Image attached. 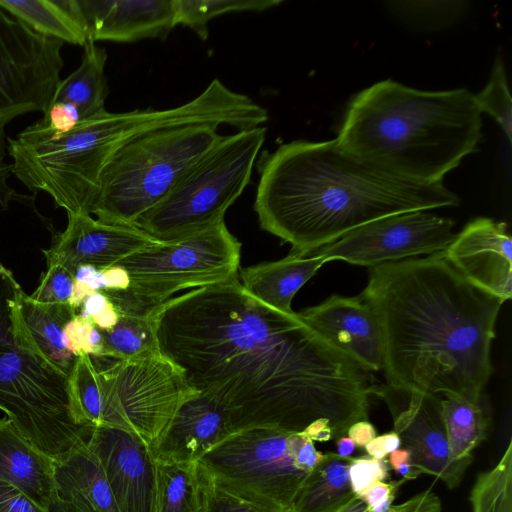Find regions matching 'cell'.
Here are the masks:
<instances>
[{
	"label": "cell",
	"mask_w": 512,
	"mask_h": 512,
	"mask_svg": "<svg viewBox=\"0 0 512 512\" xmlns=\"http://www.w3.org/2000/svg\"><path fill=\"white\" fill-rule=\"evenodd\" d=\"M108 125L104 111L58 136L27 126L7 138L12 174L29 190L50 195L67 215L90 214L102 169L119 147Z\"/></svg>",
	"instance_id": "cell-8"
},
{
	"label": "cell",
	"mask_w": 512,
	"mask_h": 512,
	"mask_svg": "<svg viewBox=\"0 0 512 512\" xmlns=\"http://www.w3.org/2000/svg\"><path fill=\"white\" fill-rule=\"evenodd\" d=\"M301 319L332 346L366 372L384 365V339L378 317L359 295L333 294L298 313Z\"/></svg>",
	"instance_id": "cell-16"
},
{
	"label": "cell",
	"mask_w": 512,
	"mask_h": 512,
	"mask_svg": "<svg viewBox=\"0 0 512 512\" xmlns=\"http://www.w3.org/2000/svg\"><path fill=\"white\" fill-rule=\"evenodd\" d=\"M200 470L204 512H271L228 491L216 483L201 467Z\"/></svg>",
	"instance_id": "cell-37"
},
{
	"label": "cell",
	"mask_w": 512,
	"mask_h": 512,
	"mask_svg": "<svg viewBox=\"0 0 512 512\" xmlns=\"http://www.w3.org/2000/svg\"><path fill=\"white\" fill-rule=\"evenodd\" d=\"M97 457L119 512H154L155 458L130 430L93 427L86 441Z\"/></svg>",
	"instance_id": "cell-15"
},
{
	"label": "cell",
	"mask_w": 512,
	"mask_h": 512,
	"mask_svg": "<svg viewBox=\"0 0 512 512\" xmlns=\"http://www.w3.org/2000/svg\"><path fill=\"white\" fill-rule=\"evenodd\" d=\"M356 444L348 436H341L336 439V454L342 457H351L356 449Z\"/></svg>",
	"instance_id": "cell-51"
},
{
	"label": "cell",
	"mask_w": 512,
	"mask_h": 512,
	"mask_svg": "<svg viewBox=\"0 0 512 512\" xmlns=\"http://www.w3.org/2000/svg\"><path fill=\"white\" fill-rule=\"evenodd\" d=\"M119 319V313L109 300L108 304L91 320L94 325L103 331L113 328Z\"/></svg>",
	"instance_id": "cell-49"
},
{
	"label": "cell",
	"mask_w": 512,
	"mask_h": 512,
	"mask_svg": "<svg viewBox=\"0 0 512 512\" xmlns=\"http://www.w3.org/2000/svg\"><path fill=\"white\" fill-rule=\"evenodd\" d=\"M369 391L387 405L394 432L401 447L409 451L414 467L448 488H456L471 462L456 461L451 456L441 397L386 382L372 383Z\"/></svg>",
	"instance_id": "cell-14"
},
{
	"label": "cell",
	"mask_w": 512,
	"mask_h": 512,
	"mask_svg": "<svg viewBox=\"0 0 512 512\" xmlns=\"http://www.w3.org/2000/svg\"><path fill=\"white\" fill-rule=\"evenodd\" d=\"M231 433L225 407L214 397L196 392L180 404L150 449L158 460L198 462Z\"/></svg>",
	"instance_id": "cell-19"
},
{
	"label": "cell",
	"mask_w": 512,
	"mask_h": 512,
	"mask_svg": "<svg viewBox=\"0 0 512 512\" xmlns=\"http://www.w3.org/2000/svg\"><path fill=\"white\" fill-rule=\"evenodd\" d=\"M281 0H175L176 24L184 25L206 40L208 22L231 12H260L279 5Z\"/></svg>",
	"instance_id": "cell-33"
},
{
	"label": "cell",
	"mask_w": 512,
	"mask_h": 512,
	"mask_svg": "<svg viewBox=\"0 0 512 512\" xmlns=\"http://www.w3.org/2000/svg\"><path fill=\"white\" fill-rule=\"evenodd\" d=\"M0 8L40 35L79 46L88 41L79 0H0Z\"/></svg>",
	"instance_id": "cell-25"
},
{
	"label": "cell",
	"mask_w": 512,
	"mask_h": 512,
	"mask_svg": "<svg viewBox=\"0 0 512 512\" xmlns=\"http://www.w3.org/2000/svg\"><path fill=\"white\" fill-rule=\"evenodd\" d=\"M454 225L451 218L427 211L400 213L369 222L311 253L326 262L342 260L371 268L444 252L456 237Z\"/></svg>",
	"instance_id": "cell-13"
},
{
	"label": "cell",
	"mask_w": 512,
	"mask_h": 512,
	"mask_svg": "<svg viewBox=\"0 0 512 512\" xmlns=\"http://www.w3.org/2000/svg\"><path fill=\"white\" fill-rule=\"evenodd\" d=\"M23 290L0 262V410L53 460L85 443L93 427L72 412L69 377L37 351L20 314Z\"/></svg>",
	"instance_id": "cell-5"
},
{
	"label": "cell",
	"mask_w": 512,
	"mask_h": 512,
	"mask_svg": "<svg viewBox=\"0 0 512 512\" xmlns=\"http://www.w3.org/2000/svg\"><path fill=\"white\" fill-rule=\"evenodd\" d=\"M303 433L313 442H326L334 439L332 428L326 420H318L312 423Z\"/></svg>",
	"instance_id": "cell-50"
},
{
	"label": "cell",
	"mask_w": 512,
	"mask_h": 512,
	"mask_svg": "<svg viewBox=\"0 0 512 512\" xmlns=\"http://www.w3.org/2000/svg\"><path fill=\"white\" fill-rule=\"evenodd\" d=\"M240 251V241L221 220L136 251L117 264L127 271L129 287L101 292L118 313L148 315L176 292L239 279Z\"/></svg>",
	"instance_id": "cell-7"
},
{
	"label": "cell",
	"mask_w": 512,
	"mask_h": 512,
	"mask_svg": "<svg viewBox=\"0 0 512 512\" xmlns=\"http://www.w3.org/2000/svg\"><path fill=\"white\" fill-rule=\"evenodd\" d=\"M388 460L376 459L369 455L351 457L348 465V475L353 492L360 496L373 483L385 481L388 477Z\"/></svg>",
	"instance_id": "cell-38"
},
{
	"label": "cell",
	"mask_w": 512,
	"mask_h": 512,
	"mask_svg": "<svg viewBox=\"0 0 512 512\" xmlns=\"http://www.w3.org/2000/svg\"><path fill=\"white\" fill-rule=\"evenodd\" d=\"M350 459L334 452L323 453L298 491L289 512H340L357 496L348 475Z\"/></svg>",
	"instance_id": "cell-26"
},
{
	"label": "cell",
	"mask_w": 512,
	"mask_h": 512,
	"mask_svg": "<svg viewBox=\"0 0 512 512\" xmlns=\"http://www.w3.org/2000/svg\"><path fill=\"white\" fill-rule=\"evenodd\" d=\"M0 512H51L33 501L17 487L0 481Z\"/></svg>",
	"instance_id": "cell-42"
},
{
	"label": "cell",
	"mask_w": 512,
	"mask_h": 512,
	"mask_svg": "<svg viewBox=\"0 0 512 512\" xmlns=\"http://www.w3.org/2000/svg\"><path fill=\"white\" fill-rule=\"evenodd\" d=\"M322 457L304 433L252 427L231 433L199 466L220 486L271 512H289Z\"/></svg>",
	"instance_id": "cell-10"
},
{
	"label": "cell",
	"mask_w": 512,
	"mask_h": 512,
	"mask_svg": "<svg viewBox=\"0 0 512 512\" xmlns=\"http://www.w3.org/2000/svg\"><path fill=\"white\" fill-rule=\"evenodd\" d=\"M441 403L452 458L472 462V451L486 439L489 426L484 399L472 402L447 396L441 397Z\"/></svg>",
	"instance_id": "cell-29"
},
{
	"label": "cell",
	"mask_w": 512,
	"mask_h": 512,
	"mask_svg": "<svg viewBox=\"0 0 512 512\" xmlns=\"http://www.w3.org/2000/svg\"><path fill=\"white\" fill-rule=\"evenodd\" d=\"M19 308L23 323L38 353L69 377L77 356L66 348L63 330L78 311L68 303H38L24 291L20 297Z\"/></svg>",
	"instance_id": "cell-24"
},
{
	"label": "cell",
	"mask_w": 512,
	"mask_h": 512,
	"mask_svg": "<svg viewBox=\"0 0 512 512\" xmlns=\"http://www.w3.org/2000/svg\"><path fill=\"white\" fill-rule=\"evenodd\" d=\"M360 296L382 329L386 383L484 399L503 301L468 282L443 252L371 267Z\"/></svg>",
	"instance_id": "cell-2"
},
{
	"label": "cell",
	"mask_w": 512,
	"mask_h": 512,
	"mask_svg": "<svg viewBox=\"0 0 512 512\" xmlns=\"http://www.w3.org/2000/svg\"><path fill=\"white\" fill-rule=\"evenodd\" d=\"M460 204L443 182L390 173L336 139L280 145L261 164L254 210L261 228L306 256L369 222Z\"/></svg>",
	"instance_id": "cell-3"
},
{
	"label": "cell",
	"mask_w": 512,
	"mask_h": 512,
	"mask_svg": "<svg viewBox=\"0 0 512 512\" xmlns=\"http://www.w3.org/2000/svg\"><path fill=\"white\" fill-rule=\"evenodd\" d=\"M102 357L127 360L159 351L156 334L148 315L119 313L116 325L103 331Z\"/></svg>",
	"instance_id": "cell-31"
},
{
	"label": "cell",
	"mask_w": 512,
	"mask_h": 512,
	"mask_svg": "<svg viewBox=\"0 0 512 512\" xmlns=\"http://www.w3.org/2000/svg\"><path fill=\"white\" fill-rule=\"evenodd\" d=\"M474 96L481 113L489 114L511 142L512 102L501 57L495 59L486 86Z\"/></svg>",
	"instance_id": "cell-34"
},
{
	"label": "cell",
	"mask_w": 512,
	"mask_h": 512,
	"mask_svg": "<svg viewBox=\"0 0 512 512\" xmlns=\"http://www.w3.org/2000/svg\"><path fill=\"white\" fill-rule=\"evenodd\" d=\"M471 284L505 302L512 296V241L508 225L478 217L456 233L443 252Z\"/></svg>",
	"instance_id": "cell-17"
},
{
	"label": "cell",
	"mask_w": 512,
	"mask_h": 512,
	"mask_svg": "<svg viewBox=\"0 0 512 512\" xmlns=\"http://www.w3.org/2000/svg\"><path fill=\"white\" fill-rule=\"evenodd\" d=\"M389 466L399 474L404 481L414 480L421 474L413 465L408 450L399 448L388 455Z\"/></svg>",
	"instance_id": "cell-46"
},
{
	"label": "cell",
	"mask_w": 512,
	"mask_h": 512,
	"mask_svg": "<svg viewBox=\"0 0 512 512\" xmlns=\"http://www.w3.org/2000/svg\"><path fill=\"white\" fill-rule=\"evenodd\" d=\"M481 137L482 113L468 89L423 91L388 79L351 99L336 140L390 173L438 183Z\"/></svg>",
	"instance_id": "cell-4"
},
{
	"label": "cell",
	"mask_w": 512,
	"mask_h": 512,
	"mask_svg": "<svg viewBox=\"0 0 512 512\" xmlns=\"http://www.w3.org/2000/svg\"><path fill=\"white\" fill-rule=\"evenodd\" d=\"M472 512H512V442L499 461L478 475L470 494Z\"/></svg>",
	"instance_id": "cell-32"
},
{
	"label": "cell",
	"mask_w": 512,
	"mask_h": 512,
	"mask_svg": "<svg viewBox=\"0 0 512 512\" xmlns=\"http://www.w3.org/2000/svg\"><path fill=\"white\" fill-rule=\"evenodd\" d=\"M5 127L6 125H0V207L3 209H7L10 202L18 201L23 197L9 184L12 163L6 161Z\"/></svg>",
	"instance_id": "cell-44"
},
{
	"label": "cell",
	"mask_w": 512,
	"mask_h": 512,
	"mask_svg": "<svg viewBox=\"0 0 512 512\" xmlns=\"http://www.w3.org/2000/svg\"><path fill=\"white\" fill-rule=\"evenodd\" d=\"M399 481H377L373 483L361 497L369 506L371 512H387L396 498L399 487L404 483Z\"/></svg>",
	"instance_id": "cell-41"
},
{
	"label": "cell",
	"mask_w": 512,
	"mask_h": 512,
	"mask_svg": "<svg viewBox=\"0 0 512 512\" xmlns=\"http://www.w3.org/2000/svg\"><path fill=\"white\" fill-rule=\"evenodd\" d=\"M83 47L81 64L59 82L51 103H72L78 107L82 119H85L106 111L108 84L105 76V49L93 40H88Z\"/></svg>",
	"instance_id": "cell-27"
},
{
	"label": "cell",
	"mask_w": 512,
	"mask_h": 512,
	"mask_svg": "<svg viewBox=\"0 0 512 512\" xmlns=\"http://www.w3.org/2000/svg\"><path fill=\"white\" fill-rule=\"evenodd\" d=\"M433 498L434 494L430 490H427L411 497L401 504H393L387 512H418L426 507ZM340 512H371V510L361 497L356 496Z\"/></svg>",
	"instance_id": "cell-43"
},
{
	"label": "cell",
	"mask_w": 512,
	"mask_h": 512,
	"mask_svg": "<svg viewBox=\"0 0 512 512\" xmlns=\"http://www.w3.org/2000/svg\"><path fill=\"white\" fill-rule=\"evenodd\" d=\"M104 277L105 290H126L130 285V278L125 269L115 265L101 269Z\"/></svg>",
	"instance_id": "cell-48"
},
{
	"label": "cell",
	"mask_w": 512,
	"mask_h": 512,
	"mask_svg": "<svg viewBox=\"0 0 512 512\" xmlns=\"http://www.w3.org/2000/svg\"><path fill=\"white\" fill-rule=\"evenodd\" d=\"M213 124L155 127L121 144L102 169L90 215L135 226L222 135Z\"/></svg>",
	"instance_id": "cell-6"
},
{
	"label": "cell",
	"mask_w": 512,
	"mask_h": 512,
	"mask_svg": "<svg viewBox=\"0 0 512 512\" xmlns=\"http://www.w3.org/2000/svg\"><path fill=\"white\" fill-rule=\"evenodd\" d=\"M73 286L74 272L58 262L47 261V270L30 297L38 303L69 304Z\"/></svg>",
	"instance_id": "cell-36"
},
{
	"label": "cell",
	"mask_w": 512,
	"mask_h": 512,
	"mask_svg": "<svg viewBox=\"0 0 512 512\" xmlns=\"http://www.w3.org/2000/svg\"><path fill=\"white\" fill-rule=\"evenodd\" d=\"M96 326L89 317L76 314L64 327V343L75 356L91 355V335Z\"/></svg>",
	"instance_id": "cell-40"
},
{
	"label": "cell",
	"mask_w": 512,
	"mask_h": 512,
	"mask_svg": "<svg viewBox=\"0 0 512 512\" xmlns=\"http://www.w3.org/2000/svg\"><path fill=\"white\" fill-rule=\"evenodd\" d=\"M81 120L82 116L76 105L52 102L33 125L50 136H58L70 132Z\"/></svg>",
	"instance_id": "cell-39"
},
{
	"label": "cell",
	"mask_w": 512,
	"mask_h": 512,
	"mask_svg": "<svg viewBox=\"0 0 512 512\" xmlns=\"http://www.w3.org/2000/svg\"><path fill=\"white\" fill-rule=\"evenodd\" d=\"M325 263L319 254L290 253L277 261L241 269L238 277L242 287L262 303L284 313H293L291 302L295 294Z\"/></svg>",
	"instance_id": "cell-23"
},
{
	"label": "cell",
	"mask_w": 512,
	"mask_h": 512,
	"mask_svg": "<svg viewBox=\"0 0 512 512\" xmlns=\"http://www.w3.org/2000/svg\"><path fill=\"white\" fill-rule=\"evenodd\" d=\"M0 481L17 487L47 510L56 499L54 460L6 416L0 419Z\"/></svg>",
	"instance_id": "cell-21"
},
{
	"label": "cell",
	"mask_w": 512,
	"mask_h": 512,
	"mask_svg": "<svg viewBox=\"0 0 512 512\" xmlns=\"http://www.w3.org/2000/svg\"><path fill=\"white\" fill-rule=\"evenodd\" d=\"M266 133L258 126L222 135L135 226L167 241L224 220L250 181Z\"/></svg>",
	"instance_id": "cell-9"
},
{
	"label": "cell",
	"mask_w": 512,
	"mask_h": 512,
	"mask_svg": "<svg viewBox=\"0 0 512 512\" xmlns=\"http://www.w3.org/2000/svg\"><path fill=\"white\" fill-rule=\"evenodd\" d=\"M56 499L78 512H119L104 471L86 442L54 460Z\"/></svg>",
	"instance_id": "cell-22"
},
{
	"label": "cell",
	"mask_w": 512,
	"mask_h": 512,
	"mask_svg": "<svg viewBox=\"0 0 512 512\" xmlns=\"http://www.w3.org/2000/svg\"><path fill=\"white\" fill-rule=\"evenodd\" d=\"M50 510L51 512H78L71 506L59 501L58 499H55Z\"/></svg>",
	"instance_id": "cell-52"
},
{
	"label": "cell",
	"mask_w": 512,
	"mask_h": 512,
	"mask_svg": "<svg viewBox=\"0 0 512 512\" xmlns=\"http://www.w3.org/2000/svg\"><path fill=\"white\" fill-rule=\"evenodd\" d=\"M67 217L66 229L55 237L49 249H43V253L47 261L58 262L72 272L82 264L97 269L115 266L159 241L137 226L105 223L90 214H68Z\"/></svg>",
	"instance_id": "cell-18"
},
{
	"label": "cell",
	"mask_w": 512,
	"mask_h": 512,
	"mask_svg": "<svg viewBox=\"0 0 512 512\" xmlns=\"http://www.w3.org/2000/svg\"><path fill=\"white\" fill-rule=\"evenodd\" d=\"M389 5L402 20L427 28L446 26L456 21L465 9L463 1H399Z\"/></svg>",
	"instance_id": "cell-35"
},
{
	"label": "cell",
	"mask_w": 512,
	"mask_h": 512,
	"mask_svg": "<svg viewBox=\"0 0 512 512\" xmlns=\"http://www.w3.org/2000/svg\"><path fill=\"white\" fill-rule=\"evenodd\" d=\"M68 384L76 422L83 427L107 426L106 382L90 355L77 357Z\"/></svg>",
	"instance_id": "cell-30"
},
{
	"label": "cell",
	"mask_w": 512,
	"mask_h": 512,
	"mask_svg": "<svg viewBox=\"0 0 512 512\" xmlns=\"http://www.w3.org/2000/svg\"><path fill=\"white\" fill-rule=\"evenodd\" d=\"M155 480L154 512H204L198 462L155 459Z\"/></svg>",
	"instance_id": "cell-28"
},
{
	"label": "cell",
	"mask_w": 512,
	"mask_h": 512,
	"mask_svg": "<svg viewBox=\"0 0 512 512\" xmlns=\"http://www.w3.org/2000/svg\"><path fill=\"white\" fill-rule=\"evenodd\" d=\"M151 318L161 354L192 389L225 407L232 433H303L326 420L337 439L368 420L369 373L298 313L262 303L239 279L173 297Z\"/></svg>",
	"instance_id": "cell-1"
},
{
	"label": "cell",
	"mask_w": 512,
	"mask_h": 512,
	"mask_svg": "<svg viewBox=\"0 0 512 512\" xmlns=\"http://www.w3.org/2000/svg\"><path fill=\"white\" fill-rule=\"evenodd\" d=\"M367 455L376 459H385L389 454L401 448V440L394 431L376 436L365 447Z\"/></svg>",
	"instance_id": "cell-45"
},
{
	"label": "cell",
	"mask_w": 512,
	"mask_h": 512,
	"mask_svg": "<svg viewBox=\"0 0 512 512\" xmlns=\"http://www.w3.org/2000/svg\"><path fill=\"white\" fill-rule=\"evenodd\" d=\"M63 46L0 8V125L46 111L61 81Z\"/></svg>",
	"instance_id": "cell-12"
},
{
	"label": "cell",
	"mask_w": 512,
	"mask_h": 512,
	"mask_svg": "<svg viewBox=\"0 0 512 512\" xmlns=\"http://www.w3.org/2000/svg\"><path fill=\"white\" fill-rule=\"evenodd\" d=\"M93 359L106 382L107 426L130 430L149 447L180 404L197 392L160 351L127 360Z\"/></svg>",
	"instance_id": "cell-11"
},
{
	"label": "cell",
	"mask_w": 512,
	"mask_h": 512,
	"mask_svg": "<svg viewBox=\"0 0 512 512\" xmlns=\"http://www.w3.org/2000/svg\"><path fill=\"white\" fill-rule=\"evenodd\" d=\"M88 40L164 38L176 24L175 0H79Z\"/></svg>",
	"instance_id": "cell-20"
},
{
	"label": "cell",
	"mask_w": 512,
	"mask_h": 512,
	"mask_svg": "<svg viewBox=\"0 0 512 512\" xmlns=\"http://www.w3.org/2000/svg\"><path fill=\"white\" fill-rule=\"evenodd\" d=\"M346 434L353 440L357 447L364 448L377 436V431L368 420H361L353 423L348 428Z\"/></svg>",
	"instance_id": "cell-47"
}]
</instances>
